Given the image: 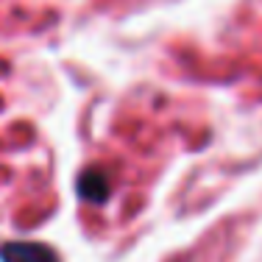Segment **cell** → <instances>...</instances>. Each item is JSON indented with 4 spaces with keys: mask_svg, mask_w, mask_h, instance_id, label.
Listing matches in <instances>:
<instances>
[{
    "mask_svg": "<svg viewBox=\"0 0 262 262\" xmlns=\"http://www.w3.org/2000/svg\"><path fill=\"white\" fill-rule=\"evenodd\" d=\"M0 257L6 262H56V254L39 243H11L0 248Z\"/></svg>",
    "mask_w": 262,
    "mask_h": 262,
    "instance_id": "cell-1",
    "label": "cell"
}]
</instances>
